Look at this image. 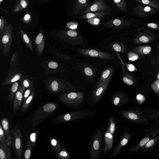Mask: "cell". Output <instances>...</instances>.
Masks as SVG:
<instances>
[{"label": "cell", "instance_id": "cell-40", "mask_svg": "<svg viewBox=\"0 0 159 159\" xmlns=\"http://www.w3.org/2000/svg\"><path fill=\"white\" fill-rule=\"evenodd\" d=\"M123 81L127 84L131 85L133 84V81L126 77H124L122 78Z\"/></svg>", "mask_w": 159, "mask_h": 159}, {"label": "cell", "instance_id": "cell-26", "mask_svg": "<svg viewBox=\"0 0 159 159\" xmlns=\"http://www.w3.org/2000/svg\"><path fill=\"white\" fill-rule=\"evenodd\" d=\"M21 37L23 41L29 49L31 52L33 51L32 42L28 36L25 33L22 32Z\"/></svg>", "mask_w": 159, "mask_h": 159}, {"label": "cell", "instance_id": "cell-24", "mask_svg": "<svg viewBox=\"0 0 159 159\" xmlns=\"http://www.w3.org/2000/svg\"><path fill=\"white\" fill-rule=\"evenodd\" d=\"M21 83L25 88H28L33 87L34 84L32 78L23 76L20 79Z\"/></svg>", "mask_w": 159, "mask_h": 159}, {"label": "cell", "instance_id": "cell-25", "mask_svg": "<svg viewBox=\"0 0 159 159\" xmlns=\"http://www.w3.org/2000/svg\"><path fill=\"white\" fill-rule=\"evenodd\" d=\"M19 87V83L17 82L13 83L11 88L9 95L7 97L8 101L11 102L13 99L14 96L17 91Z\"/></svg>", "mask_w": 159, "mask_h": 159}, {"label": "cell", "instance_id": "cell-34", "mask_svg": "<svg viewBox=\"0 0 159 159\" xmlns=\"http://www.w3.org/2000/svg\"><path fill=\"white\" fill-rule=\"evenodd\" d=\"M128 56L129 59L130 61H134L138 58V55L133 52L129 53Z\"/></svg>", "mask_w": 159, "mask_h": 159}, {"label": "cell", "instance_id": "cell-19", "mask_svg": "<svg viewBox=\"0 0 159 159\" xmlns=\"http://www.w3.org/2000/svg\"><path fill=\"white\" fill-rule=\"evenodd\" d=\"M1 124L4 131L6 137L11 135V131H10V127L8 119L4 117L1 120Z\"/></svg>", "mask_w": 159, "mask_h": 159}, {"label": "cell", "instance_id": "cell-44", "mask_svg": "<svg viewBox=\"0 0 159 159\" xmlns=\"http://www.w3.org/2000/svg\"><path fill=\"white\" fill-rule=\"evenodd\" d=\"M154 141L153 139H151L146 144V147H149L152 146L154 143Z\"/></svg>", "mask_w": 159, "mask_h": 159}, {"label": "cell", "instance_id": "cell-47", "mask_svg": "<svg viewBox=\"0 0 159 159\" xmlns=\"http://www.w3.org/2000/svg\"><path fill=\"white\" fill-rule=\"evenodd\" d=\"M20 5L24 8H25L27 6V4L26 1L24 0H22L20 2Z\"/></svg>", "mask_w": 159, "mask_h": 159}, {"label": "cell", "instance_id": "cell-17", "mask_svg": "<svg viewBox=\"0 0 159 159\" xmlns=\"http://www.w3.org/2000/svg\"><path fill=\"white\" fill-rule=\"evenodd\" d=\"M125 97L119 92L114 94L111 97V102L115 107H119L125 102Z\"/></svg>", "mask_w": 159, "mask_h": 159}, {"label": "cell", "instance_id": "cell-12", "mask_svg": "<svg viewBox=\"0 0 159 159\" xmlns=\"http://www.w3.org/2000/svg\"><path fill=\"white\" fill-rule=\"evenodd\" d=\"M121 134L117 145L110 155V158L116 157L119 154L123 147L125 146L128 142L130 137L129 134L127 132H125Z\"/></svg>", "mask_w": 159, "mask_h": 159}, {"label": "cell", "instance_id": "cell-29", "mask_svg": "<svg viewBox=\"0 0 159 159\" xmlns=\"http://www.w3.org/2000/svg\"><path fill=\"white\" fill-rule=\"evenodd\" d=\"M108 126L110 132L113 135L116 129V124L114 119L111 115L109 116Z\"/></svg>", "mask_w": 159, "mask_h": 159}, {"label": "cell", "instance_id": "cell-18", "mask_svg": "<svg viewBox=\"0 0 159 159\" xmlns=\"http://www.w3.org/2000/svg\"><path fill=\"white\" fill-rule=\"evenodd\" d=\"M0 158L1 159L12 158L10 149L6 143L0 141Z\"/></svg>", "mask_w": 159, "mask_h": 159}, {"label": "cell", "instance_id": "cell-28", "mask_svg": "<svg viewBox=\"0 0 159 159\" xmlns=\"http://www.w3.org/2000/svg\"><path fill=\"white\" fill-rule=\"evenodd\" d=\"M26 147L24 152V157L25 159H29L30 158L32 151V143L30 140L26 142Z\"/></svg>", "mask_w": 159, "mask_h": 159}, {"label": "cell", "instance_id": "cell-43", "mask_svg": "<svg viewBox=\"0 0 159 159\" xmlns=\"http://www.w3.org/2000/svg\"><path fill=\"white\" fill-rule=\"evenodd\" d=\"M151 49V48L150 47H146L143 49V53L145 54H148L150 52Z\"/></svg>", "mask_w": 159, "mask_h": 159}, {"label": "cell", "instance_id": "cell-54", "mask_svg": "<svg viewBox=\"0 0 159 159\" xmlns=\"http://www.w3.org/2000/svg\"><path fill=\"white\" fill-rule=\"evenodd\" d=\"M121 0H114V2L116 3L119 2Z\"/></svg>", "mask_w": 159, "mask_h": 159}, {"label": "cell", "instance_id": "cell-48", "mask_svg": "<svg viewBox=\"0 0 159 159\" xmlns=\"http://www.w3.org/2000/svg\"><path fill=\"white\" fill-rule=\"evenodd\" d=\"M86 16L89 19L91 17H94L95 16V15L92 13H88L86 14Z\"/></svg>", "mask_w": 159, "mask_h": 159}, {"label": "cell", "instance_id": "cell-55", "mask_svg": "<svg viewBox=\"0 0 159 159\" xmlns=\"http://www.w3.org/2000/svg\"><path fill=\"white\" fill-rule=\"evenodd\" d=\"M0 27L1 26V19L0 20Z\"/></svg>", "mask_w": 159, "mask_h": 159}, {"label": "cell", "instance_id": "cell-9", "mask_svg": "<svg viewBox=\"0 0 159 159\" xmlns=\"http://www.w3.org/2000/svg\"><path fill=\"white\" fill-rule=\"evenodd\" d=\"M0 48L3 55L6 57L9 54L11 47L13 37L10 31L5 32L0 39Z\"/></svg>", "mask_w": 159, "mask_h": 159}, {"label": "cell", "instance_id": "cell-30", "mask_svg": "<svg viewBox=\"0 0 159 159\" xmlns=\"http://www.w3.org/2000/svg\"><path fill=\"white\" fill-rule=\"evenodd\" d=\"M57 157L62 159H69L70 155L69 153L63 147L61 150L57 153Z\"/></svg>", "mask_w": 159, "mask_h": 159}, {"label": "cell", "instance_id": "cell-6", "mask_svg": "<svg viewBox=\"0 0 159 159\" xmlns=\"http://www.w3.org/2000/svg\"><path fill=\"white\" fill-rule=\"evenodd\" d=\"M12 137V146L17 159H22V136L20 129L17 125L11 130Z\"/></svg>", "mask_w": 159, "mask_h": 159}, {"label": "cell", "instance_id": "cell-23", "mask_svg": "<svg viewBox=\"0 0 159 159\" xmlns=\"http://www.w3.org/2000/svg\"><path fill=\"white\" fill-rule=\"evenodd\" d=\"M49 140L50 144L55 152H57L61 150L62 148L61 144L57 139L51 138L49 139Z\"/></svg>", "mask_w": 159, "mask_h": 159}, {"label": "cell", "instance_id": "cell-3", "mask_svg": "<svg viewBox=\"0 0 159 159\" xmlns=\"http://www.w3.org/2000/svg\"><path fill=\"white\" fill-rule=\"evenodd\" d=\"M43 81L47 89L53 93L68 92L72 89L67 82L62 79L49 78Z\"/></svg>", "mask_w": 159, "mask_h": 159}, {"label": "cell", "instance_id": "cell-31", "mask_svg": "<svg viewBox=\"0 0 159 159\" xmlns=\"http://www.w3.org/2000/svg\"><path fill=\"white\" fill-rule=\"evenodd\" d=\"M34 86L31 88H27L25 91L23 95V103H24L28 98L30 95L31 94V93L33 91L32 89L33 88Z\"/></svg>", "mask_w": 159, "mask_h": 159}, {"label": "cell", "instance_id": "cell-33", "mask_svg": "<svg viewBox=\"0 0 159 159\" xmlns=\"http://www.w3.org/2000/svg\"><path fill=\"white\" fill-rule=\"evenodd\" d=\"M1 124L0 125V141L6 143V139L5 136V132Z\"/></svg>", "mask_w": 159, "mask_h": 159}, {"label": "cell", "instance_id": "cell-51", "mask_svg": "<svg viewBox=\"0 0 159 159\" xmlns=\"http://www.w3.org/2000/svg\"><path fill=\"white\" fill-rule=\"evenodd\" d=\"M30 17V16L29 14H26L25 16L24 19L25 20H28Z\"/></svg>", "mask_w": 159, "mask_h": 159}, {"label": "cell", "instance_id": "cell-15", "mask_svg": "<svg viewBox=\"0 0 159 159\" xmlns=\"http://www.w3.org/2000/svg\"><path fill=\"white\" fill-rule=\"evenodd\" d=\"M22 77V73L18 71H14L9 74L4 78V80L1 84V85L3 86L14 83L20 80Z\"/></svg>", "mask_w": 159, "mask_h": 159}, {"label": "cell", "instance_id": "cell-46", "mask_svg": "<svg viewBox=\"0 0 159 159\" xmlns=\"http://www.w3.org/2000/svg\"><path fill=\"white\" fill-rule=\"evenodd\" d=\"M113 24L116 26L119 25L121 23V21L118 19H115L113 21Z\"/></svg>", "mask_w": 159, "mask_h": 159}, {"label": "cell", "instance_id": "cell-37", "mask_svg": "<svg viewBox=\"0 0 159 159\" xmlns=\"http://www.w3.org/2000/svg\"><path fill=\"white\" fill-rule=\"evenodd\" d=\"M112 47L113 49L116 52H120L121 51V47L118 43L114 44L112 45Z\"/></svg>", "mask_w": 159, "mask_h": 159}, {"label": "cell", "instance_id": "cell-42", "mask_svg": "<svg viewBox=\"0 0 159 159\" xmlns=\"http://www.w3.org/2000/svg\"><path fill=\"white\" fill-rule=\"evenodd\" d=\"M139 40L140 41L143 43H147L148 42V39L145 36H142L139 38Z\"/></svg>", "mask_w": 159, "mask_h": 159}, {"label": "cell", "instance_id": "cell-35", "mask_svg": "<svg viewBox=\"0 0 159 159\" xmlns=\"http://www.w3.org/2000/svg\"><path fill=\"white\" fill-rule=\"evenodd\" d=\"M85 74L88 76H91L93 75V72L92 70L89 67H85L84 70Z\"/></svg>", "mask_w": 159, "mask_h": 159}, {"label": "cell", "instance_id": "cell-8", "mask_svg": "<svg viewBox=\"0 0 159 159\" xmlns=\"http://www.w3.org/2000/svg\"><path fill=\"white\" fill-rule=\"evenodd\" d=\"M43 70L47 74L61 73L65 71L63 66L58 62L50 60L42 63Z\"/></svg>", "mask_w": 159, "mask_h": 159}, {"label": "cell", "instance_id": "cell-16", "mask_svg": "<svg viewBox=\"0 0 159 159\" xmlns=\"http://www.w3.org/2000/svg\"><path fill=\"white\" fill-rule=\"evenodd\" d=\"M35 43L36 55L40 56L43 53L45 45L44 36L42 33H39L37 35L35 39Z\"/></svg>", "mask_w": 159, "mask_h": 159}, {"label": "cell", "instance_id": "cell-10", "mask_svg": "<svg viewBox=\"0 0 159 159\" xmlns=\"http://www.w3.org/2000/svg\"><path fill=\"white\" fill-rule=\"evenodd\" d=\"M79 53L87 57H94L105 59L114 58L113 56L109 53L94 49H82L77 51Z\"/></svg>", "mask_w": 159, "mask_h": 159}, {"label": "cell", "instance_id": "cell-13", "mask_svg": "<svg viewBox=\"0 0 159 159\" xmlns=\"http://www.w3.org/2000/svg\"><path fill=\"white\" fill-rule=\"evenodd\" d=\"M25 89L21 83L15 94L13 102L12 109L14 112H16L20 108L23 101V93Z\"/></svg>", "mask_w": 159, "mask_h": 159}, {"label": "cell", "instance_id": "cell-58", "mask_svg": "<svg viewBox=\"0 0 159 159\" xmlns=\"http://www.w3.org/2000/svg\"><path fill=\"white\" fill-rule=\"evenodd\" d=\"M3 0H0V2H1V1H2Z\"/></svg>", "mask_w": 159, "mask_h": 159}, {"label": "cell", "instance_id": "cell-1", "mask_svg": "<svg viewBox=\"0 0 159 159\" xmlns=\"http://www.w3.org/2000/svg\"><path fill=\"white\" fill-rule=\"evenodd\" d=\"M97 113L96 111L90 109L73 111L56 117L53 119L52 121L63 122L83 120L94 116Z\"/></svg>", "mask_w": 159, "mask_h": 159}, {"label": "cell", "instance_id": "cell-39", "mask_svg": "<svg viewBox=\"0 0 159 159\" xmlns=\"http://www.w3.org/2000/svg\"><path fill=\"white\" fill-rule=\"evenodd\" d=\"M149 139L148 137H145L143 138L140 141L139 145L141 147L144 146L149 141Z\"/></svg>", "mask_w": 159, "mask_h": 159}, {"label": "cell", "instance_id": "cell-20", "mask_svg": "<svg viewBox=\"0 0 159 159\" xmlns=\"http://www.w3.org/2000/svg\"><path fill=\"white\" fill-rule=\"evenodd\" d=\"M34 96V91L33 90L26 101L23 103L20 110L21 112H24L28 108L33 100Z\"/></svg>", "mask_w": 159, "mask_h": 159}, {"label": "cell", "instance_id": "cell-4", "mask_svg": "<svg viewBox=\"0 0 159 159\" xmlns=\"http://www.w3.org/2000/svg\"><path fill=\"white\" fill-rule=\"evenodd\" d=\"M60 100L64 104L73 107H78L83 102L84 96L82 92H70L61 94Z\"/></svg>", "mask_w": 159, "mask_h": 159}, {"label": "cell", "instance_id": "cell-7", "mask_svg": "<svg viewBox=\"0 0 159 159\" xmlns=\"http://www.w3.org/2000/svg\"><path fill=\"white\" fill-rule=\"evenodd\" d=\"M112 74L113 73L103 82L95 86L92 96L93 102L96 104L101 99L108 86Z\"/></svg>", "mask_w": 159, "mask_h": 159}, {"label": "cell", "instance_id": "cell-56", "mask_svg": "<svg viewBox=\"0 0 159 159\" xmlns=\"http://www.w3.org/2000/svg\"><path fill=\"white\" fill-rule=\"evenodd\" d=\"M158 89H159V84H158Z\"/></svg>", "mask_w": 159, "mask_h": 159}, {"label": "cell", "instance_id": "cell-52", "mask_svg": "<svg viewBox=\"0 0 159 159\" xmlns=\"http://www.w3.org/2000/svg\"><path fill=\"white\" fill-rule=\"evenodd\" d=\"M70 28L71 29L74 30L77 28V26L76 25H74L70 26Z\"/></svg>", "mask_w": 159, "mask_h": 159}, {"label": "cell", "instance_id": "cell-27", "mask_svg": "<svg viewBox=\"0 0 159 159\" xmlns=\"http://www.w3.org/2000/svg\"><path fill=\"white\" fill-rule=\"evenodd\" d=\"M18 63V54L16 52L13 53L11 57L10 62V67L9 70V74L13 72V70L14 69V67L15 65L17 66Z\"/></svg>", "mask_w": 159, "mask_h": 159}, {"label": "cell", "instance_id": "cell-53", "mask_svg": "<svg viewBox=\"0 0 159 159\" xmlns=\"http://www.w3.org/2000/svg\"><path fill=\"white\" fill-rule=\"evenodd\" d=\"M82 4L85 3L86 2V0H78Z\"/></svg>", "mask_w": 159, "mask_h": 159}, {"label": "cell", "instance_id": "cell-11", "mask_svg": "<svg viewBox=\"0 0 159 159\" xmlns=\"http://www.w3.org/2000/svg\"><path fill=\"white\" fill-rule=\"evenodd\" d=\"M158 10L151 6L143 4H139L136 7V14L138 16L145 17L157 14Z\"/></svg>", "mask_w": 159, "mask_h": 159}, {"label": "cell", "instance_id": "cell-22", "mask_svg": "<svg viewBox=\"0 0 159 159\" xmlns=\"http://www.w3.org/2000/svg\"><path fill=\"white\" fill-rule=\"evenodd\" d=\"M142 4L151 6L159 10V2L155 0H135Z\"/></svg>", "mask_w": 159, "mask_h": 159}, {"label": "cell", "instance_id": "cell-49", "mask_svg": "<svg viewBox=\"0 0 159 159\" xmlns=\"http://www.w3.org/2000/svg\"><path fill=\"white\" fill-rule=\"evenodd\" d=\"M99 22V20L98 18H95L94 20V23L95 25L98 24Z\"/></svg>", "mask_w": 159, "mask_h": 159}, {"label": "cell", "instance_id": "cell-14", "mask_svg": "<svg viewBox=\"0 0 159 159\" xmlns=\"http://www.w3.org/2000/svg\"><path fill=\"white\" fill-rule=\"evenodd\" d=\"M105 143L103 150L104 154L110 152L112 149L113 145V135L110 132L108 126L104 135Z\"/></svg>", "mask_w": 159, "mask_h": 159}, {"label": "cell", "instance_id": "cell-32", "mask_svg": "<svg viewBox=\"0 0 159 159\" xmlns=\"http://www.w3.org/2000/svg\"><path fill=\"white\" fill-rule=\"evenodd\" d=\"M37 131H36L35 132L31 134L30 136V140L32 142V146L33 147L35 146L36 142L37 135Z\"/></svg>", "mask_w": 159, "mask_h": 159}, {"label": "cell", "instance_id": "cell-21", "mask_svg": "<svg viewBox=\"0 0 159 159\" xmlns=\"http://www.w3.org/2000/svg\"><path fill=\"white\" fill-rule=\"evenodd\" d=\"M113 73V69L111 68H109L104 71L100 78L98 81L96 86H98L105 81L109 76Z\"/></svg>", "mask_w": 159, "mask_h": 159}, {"label": "cell", "instance_id": "cell-45", "mask_svg": "<svg viewBox=\"0 0 159 159\" xmlns=\"http://www.w3.org/2000/svg\"><path fill=\"white\" fill-rule=\"evenodd\" d=\"M98 8V6L96 4H94L91 6L90 10L92 11H97Z\"/></svg>", "mask_w": 159, "mask_h": 159}, {"label": "cell", "instance_id": "cell-36", "mask_svg": "<svg viewBox=\"0 0 159 159\" xmlns=\"http://www.w3.org/2000/svg\"><path fill=\"white\" fill-rule=\"evenodd\" d=\"M12 143V135H11L7 137L6 139V144L8 147H10Z\"/></svg>", "mask_w": 159, "mask_h": 159}, {"label": "cell", "instance_id": "cell-41", "mask_svg": "<svg viewBox=\"0 0 159 159\" xmlns=\"http://www.w3.org/2000/svg\"><path fill=\"white\" fill-rule=\"evenodd\" d=\"M126 66L128 69L130 71H133L135 70V67L134 65L132 64H127Z\"/></svg>", "mask_w": 159, "mask_h": 159}, {"label": "cell", "instance_id": "cell-50", "mask_svg": "<svg viewBox=\"0 0 159 159\" xmlns=\"http://www.w3.org/2000/svg\"><path fill=\"white\" fill-rule=\"evenodd\" d=\"M136 98L138 100H141L143 98V96L139 94L137 95Z\"/></svg>", "mask_w": 159, "mask_h": 159}, {"label": "cell", "instance_id": "cell-5", "mask_svg": "<svg viewBox=\"0 0 159 159\" xmlns=\"http://www.w3.org/2000/svg\"><path fill=\"white\" fill-rule=\"evenodd\" d=\"M103 137V131L101 128L95 132L92 139L89 148L90 159H97L100 153Z\"/></svg>", "mask_w": 159, "mask_h": 159}, {"label": "cell", "instance_id": "cell-57", "mask_svg": "<svg viewBox=\"0 0 159 159\" xmlns=\"http://www.w3.org/2000/svg\"><path fill=\"white\" fill-rule=\"evenodd\" d=\"M157 77L159 78V74H158V75H157Z\"/></svg>", "mask_w": 159, "mask_h": 159}, {"label": "cell", "instance_id": "cell-2", "mask_svg": "<svg viewBox=\"0 0 159 159\" xmlns=\"http://www.w3.org/2000/svg\"><path fill=\"white\" fill-rule=\"evenodd\" d=\"M57 107L56 104L48 103L38 109L33 114L31 120L33 129L36 128L41 122L51 116Z\"/></svg>", "mask_w": 159, "mask_h": 159}, {"label": "cell", "instance_id": "cell-38", "mask_svg": "<svg viewBox=\"0 0 159 159\" xmlns=\"http://www.w3.org/2000/svg\"><path fill=\"white\" fill-rule=\"evenodd\" d=\"M67 34L69 37H76L77 35V32L73 30H69L67 32Z\"/></svg>", "mask_w": 159, "mask_h": 159}]
</instances>
